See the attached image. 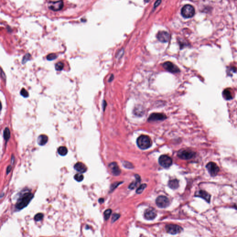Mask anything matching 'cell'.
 I'll return each instance as SVG.
<instances>
[{"mask_svg":"<svg viewBox=\"0 0 237 237\" xmlns=\"http://www.w3.org/2000/svg\"><path fill=\"white\" fill-rule=\"evenodd\" d=\"M34 197V195L31 193L26 192L22 194L19 198L15 205L18 210H21L26 207Z\"/></svg>","mask_w":237,"mask_h":237,"instance_id":"obj_1","label":"cell"},{"mask_svg":"<svg viewBox=\"0 0 237 237\" xmlns=\"http://www.w3.org/2000/svg\"><path fill=\"white\" fill-rule=\"evenodd\" d=\"M137 144L140 149L146 150L151 146L152 141L149 136L142 135L139 136L137 139Z\"/></svg>","mask_w":237,"mask_h":237,"instance_id":"obj_2","label":"cell"},{"mask_svg":"<svg viewBox=\"0 0 237 237\" xmlns=\"http://www.w3.org/2000/svg\"><path fill=\"white\" fill-rule=\"evenodd\" d=\"M181 14L183 17L186 18L192 17L195 14V8L191 5H185L182 8Z\"/></svg>","mask_w":237,"mask_h":237,"instance_id":"obj_3","label":"cell"},{"mask_svg":"<svg viewBox=\"0 0 237 237\" xmlns=\"http://www.w3.org/2000/svg\"><path fill=\"white\" fill-rule=\"evenodd\" d=\"M177 156L182 159L188 160L194 158L196 156V153L189 150H180L177 153Z\"/></svg>","mask_w":237,"mask_h":237,"instance_id":"obj_4","label":"cell"},{"mask_svg":"<svg viewBox=\"0 0 237 237\" xmlns=\"http://www.w3.org/2000/svg\"><path fill=\"white\" fill-rule=\"evenodd\" d=\"M159 163L164 168H168L172 164V160L171 157L166 155H161L158 159Z\"/></svg>","mask_w":237,"mask_h":237,"instance_id":"obj_5","label":"cell"},{"mask_svg":"<svg viewBox=\"0 0 237 237\" xmlns=\"http://www.w3.org/2000/svg\"><path fill=\"white\" fill-rule=\"evenodd\" d=\"M206 168L209 173L212 176H216L220 171L219 166L214 162H211L208 163L206 165Z\"/></svg>","mask_w":237,"mask_h":237,"instance_id":"obj_6","label":"cell"},{"mask_svg":"<svg viewBox=\"0 0 237 237\" xmlns=\"http://www.w3.org/2000/svg\"><path fill=\"white\" fill-rule=\"evenodd\" d=\"M156 203L159 208H165L169 206L170 202L169 199L165 196H159L156 199Z\"/></svg>","mask_w":237,"mask_h":237,"instance_id":"obj_7","label":"cell"},{"mask_svg":"<svg viewBox=\"0 0 237 237\" xmlns=\"http://www.w3.org/2000/svg\"><path fill=\"white\" fill-rule=\"evenodd\" d=\"M165 229L167 233L171 234H176L181 233L183 230V228L179 226L174 224H169L166 226Z\"/></svg>","mask_w":237,"mask_h":237,"instance_id":"obj_8","label":"cell"},{"mask_svg":"<svg viewBox=\"0 0 237 237\" xmlns=\"http://www.w3.org/2000/svg\"><path fill=\"white\" fill-rule=\"evenodd\" d=\"M48 8L54 11L61 10L64 7V2L62 1H50L48 3Z\"/></svg>","mask_w":237,"mask_h":237,"instance_id":"obj_9","label":"cell"},{"mask_svg":"<svg viewBox=\"0 0 237 237\" xmlns=\"http://www.w3.org/2000/svg\"><path fill=\"white\" fill-rule=\"evenodd\" d=\"M163 67L166 71L173 73H177L180 72V69L176 65L170 62H165L163 64Z\"/></svg>","mask_w":237,"mask_h":237,"instance_id":"obj_10","label":"cell"},{"mask_svg":"<svg viewBox=\"0 0 237 237\" xmlns=\"http://www.w3.org/2000/svg\"><path fill=\"white\" fill-rule=\"evenodd\" d=\"M167 117L165 114L161 113H153L151 114L149 118L148 121H163L165 120Z\"/></svg>","mask_w":237,"mask_h":237,"instance_id":"obj_11","label":"cell"},{"mask_svg":"<svg viewBox=\"0 0 237 237\" xmlns=\"http://www.w3.org/2000/svg\"><path fill=\"white\" fill-rule=\"evenodd\" d=\"M170 35L168 32L164 31H159L157 34V38L161 42H167L170 39Z\"/></svg>","mask_w":237,"mask_h":237,"instance_id":"obj_12","label":"cell"},{"mask_svg":"<svg viewBox=\"0 0 237 237\" xmlns=\"http://www.w3.org/2000/svg\"><path fill=\"white\" fill-rule=\"evenodd\" d=\"M157 216V213L154 209L150 208L146 210L144 213V217L148 220H153Z\"/></svg>","mask_w":237,"mask_h":237,"instance_id":"obj_13","label":"cell"},{"mask_svg":"<svg viewBox=\"0 0 237 237\" xmlns=\"http://www.w3.org/2000/svg\"><path fill=\"white\" fill-rule=\"evenodd\" d=\"M110 170L113 174L114 176H118L121 174V171L118 167L117 163L115 162H114L110 163L109 165Z\"/></svg>","mask_w":237,"mask_h":237,"instance_id":"obj_14","label":"cell"},{"mask_svg":"<svg viewBox=\"0 0 237 237\" xmlns=\"http://www.w3.org/2000/svg\"><path fill=\"white\" fill-rule=\"evenodd\" d=\"M196 196H197L198 197H201L202 199H204L207 202H210V199H211V196H210V194H208V192L205 191L201 190L197 193Z\"/></svg>","mask_w":237,"mask_h":237,"instance_id":"obj_15","label":"cell"},{"mask_svg":"<svg viewBox=\"0 0 237 237\" xmlns=\"http://www.w3.org/2000/svg\"><path fill=\"white\" fill-rule=\"evenodd\" d=\"M74 168L80 173H84L87 170V167L81 162H78L74 166Z\"/></svg>","mask_w":237,"mask_h":237,"instance_id":"obj_16","label":"cell"},{"mask_svg":"<svg viewBox=\"0 0 237 237\" xmlns=\"http://www.w3.org/2000/svg\"><path fill=\"white\" fill-rule=\"evenodd\" d=\"M48 137L46 135H41L38 137V143L40 146H44L48 141Z\"/></svg>","mask_w":237,"mask_h":237,"instance_id":"obj_17","label":"cell"},{"mask_svg":"<svg viewBox=\"0 0 237 237\" xmlns=\"http://www.w3.org/2000/svg\"><path fill=\"white\" fill-rule=\"evenodd\" d=\"M168 185L171 189H177L179 187V181L176 179L171 180L169 181Z\"/></svg>","mask_w":237,"mask_h":237,"instance_id":"obj_18","label":"cell"},{"mask_svg":"<svg viewBox=\"0 0 237 237\" xmlns=\"http://www.w3.org/2000/svg\"><path fill=\"white\" fill-rule=\"evenodd\" d=\"M136 181L131 183L130 184V185L129 186V188L130 189H134V188H135V187L138 185V184L140 183L141 179H140V178L139 176H136Z\"/></svg>","mask_w":237,"mask_h":237,"instance_id":"obj_19","label":"cell"},{"mask_svg":"<svg viewBox=\"0 0 237 237\" xmlns=\"http://www.w3.org/2000/svg\"><path fill=\"white\" fill-rule=\"evenodd\" d=\"M223 96L225 99L227 100H229L233 99L232 94L229 89H225L223 92Z\"/></svg>","mask_w":237,"mask_h":237,"instance_id":"obj_20","label":"cell"},{"mask_svg":"<svg viewBox=\"0 0 237 237\" xmlns=\"http://www.w3.org/2000/svg\"><path fill=\"white\" fill-rule=\"evenodd\" d=\"M58 153L62 156L66 155L68 153V149L65 146H60L58 148Z\"/></svg>","mask_w":237,"mask_h":237,"instance_id":"obj_21","label":"cell"},{"mask_svg":"<svg viewBox=\"0 0 237 237\" xmlns=\"http://www.w3.org/2000/svg\"><path fill=\"white\" fill-rule=\"evenodd\" d=\"M64 67V64L63 62H58V63L55 64L56 70L58 71H62V70L63 69Z\"/></svg>","mask_w":237,"mask_h":237,"instance_id":"obj_22","label":"cell"},{"mask_svg":"<svg viewBox=\"0 0 237 237\" xmlns=\"http://www.w3.org/2000/svg\"><path fill=\"white\" fill-rule=\"evenodd\" d=\"M146 186H147V185H146V184H141V185H140V186L138 187V189H137L136 193H137V194H141V193H142L143 191H144V189L146 188Z\"/></svg>","mask_w":237,"mask_h":237,"instance_id":"obj_23","label":"cell"},{"mask_svg":"<svg viewBox=\"0 0 237 237\" xmlns=\"http://www.w3.org/2000/svg\"><path fill=\"white\" fill-rule=\"evenodd\" d=\"M111 213H112V210L110 209H108L107 210H106L104 213L105 219L106 220H108L110 217Z\"/></svg>","mask_w":237,"mask_h":237,"instance_id":"obj_24","label":"cell"},{"mask_svg":"<svg viewBox=\"0 0 237 237\" xmlns=\"http://www.w3.org/2000/svg\"><path fill=\"white\" fill-rule=\"evenodd\" d=\"M10 131L9 128H7L5 129L4 131V137L5 140H7L10 138Z\"/></svg>","mask_w":237,"mask_h":237,"instance_id":"obj_25","label":"cell"},{"mask_svg":"<svg viewBox=\"0 0 237 237\" xmlns=\"http://www.w3.org/2000/svg\"><path fill=\"white\" fill-rule=\"evenodd\" d=\"M74 178L77 182H81L84 178V176L81 174H76L74 176Z\"/></svg>","mask_w":237,"mask_h":237,"instance_id":"obj_26","label":"cell"},{"mask_svg":"<svg viewBox=\"0 0 237 237\" xmlns=\"http://www.w3.org/2000/svg\"><path fill=\"white\" fill-rule=\"evenodd\" d=\"M44 217L43 214L41 213H37L36 216H34V220L36 221H41L42 220Z\"/></svg>","mask_w":237,"mask_h":237,"instance_id":"obj_27","label":"cell"},{"mask_svg":"<svg viewBox=\"0 0 237 237\" xmlns=\"http://www.w3.org/2000/svg\"><path fill=\"white\" fill-rule=\"evenodd\" d=\"M57 55L55 54H51L48 55L47 56V59L48 60H50V61H51V60L55 59L57 58Z\"/></svg>","mask_w":237,"mask_h":237,"instance_id":"obj_28","label":"cell"},{"mask_svg":"<svg viewBox=\"0 0 237 237\" xmlns=\"http://www.w3.org/2000/svg\"><path fill=\"white\" fill-rule=\"evenodd\" d=\"M21 94L24 97H27L29 96L28 92L24 89H22L21 90Z\"/></svg>","mask_w":237,"mask_h":237,"instance_id":"obj_29","label":"cell"},{"mask_svg":"<svg viewBox=\"0 0 237 237\" xmlns=\"http://www.w3.org/2000/svg\"><path fill=\"white\" fill-rule=\"evenodd\" d=\"M123 165L125 167L129 168V169H131V168H133V164L132 163H131L129 162H124L123 163Z\"/></svg>","mask_w":237,"mask_h":237,"instance_id":"obj_30","label":"cell"},{"mask_svg":"<svg viewBox=\"0 0 237 237\" xmlns=\"http://www.w3.org/2000/svg\"><path fill=\"white\" fill-rule=\"evenodd\" d=\"M120 214H117V213H114V214L113 216L112 217V222H115V221H117L118 219L120 217Z\"/></svg>","mask_w":237,"mask_h":237,"instance_id":"obj_31","label":"cell"},{"mask_svg":"<svg viewBox=\"0 0 237 237\" xmlns=\"http://www.w3.org/2000/svg\"><path fill=\"white\" fill-rule=\"evenodd\" d=\"M113 79H114V75H112L111 76H110V78H109V82H111V81H112V80Z\"/></svg>","mask_w":237,"mask_h":237,"instance_id":"obj_32","label":"cell"},{"mask_svg":"<svg viewBox=\"0 0 237 237\" xmlns=\"http://www.w3.org/2000/svg\"><path fill=\"white\" fill-rule=\"evenodd\" d=\"M99 202H100V203H102V202H104V199H102V198H101V199H99Z\"/></svg>","mask_w":237,"mask_h":237,"instance_id":"obj_33","label":"cell"},{"mask_svg":"<svg viewBox=\"0 0 237 237\" xmlns=\"http://www.w3.org/2000/svg\"><path fill=\"white\" fill-rule=\"evenodd\" d=\"M1 108H2V106H1V103L0 102V110H1Z\"/></svg>","mask_w":237,"mask_h":237,"instance_id":"obj_34","label":"cell"}]
</instances>
